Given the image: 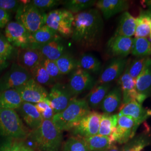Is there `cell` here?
<instances>
[{
	"mask_svg": "<svg viewBox=\"0 0 151 151\" xmlns=\"http://www.w3.org/2000/svg\"><path fill=\"white\" fill-rule=\"evenodd\" d=\"M43 120H52L55 114L53 109L47 102H41L34 104Z\"/></svg>",
	"mask_w": 151,
	"mask_h": 151,
	"instance_id": "obj_42",
	"label": "cell"
},
{
	"mask_svg": "<svg viewBox=\"0 0 151 151\" xmlns=\"http://www.w3.org/2000/svg\"><path fill=\"white\" fill-rule=\"evenodd\" d=\"M103 17L96 9H90L74 15L71 39L85 49L96 47L103 34Z\"/></svg>",
	"mask_w": 151,
	"mask_h": 151,
	"instance_id": "obj_1",
	"label": "cell"
},
{
	"mask_svg": "<svg viewBox=\"0 0 151 151\" xmlns=\"http://www.w3.org/2000/svg\"><path fill=\"white\" fill-rule=\"evenodd\" d=\"M59 34L45 25L35 32L30 34L28 48L37 49L54 39Z\"/></svg>",
	"mask_w": 151,
	"mask_h": 151,
	"instance_id": "obj_23",
	"label": "cell"
},
{
	"mask_svg": "<svg viewBox=\"0 0 151 151\" xmlns=\"http://www.w3.org/2000/svg\"><path fill=\"white\" fill-rule=\"evenodd\" d=\"M119 115H125L131 117L134 120L135 124L139 127L151 116V110L143 108L142 105L135 100L121 105L119 108Z\"/></svg>",
	"mask_w": 151,
	"mask_h": 151,
	"instance_id": "obj_17",
	"label": "cell"
},
{
	"mask_svg": "<svg viewBox=\"0 0 151 151\" xmlns=\"http://www.w3.org/2000/svg\"><path fill=\"white\" fill-rule=\"evenodd\" d=\"M22 102L16 89L0 92V109L17 110L21 106Z\"/></svg>",
	"mask_w": 151,
	"mask_h": 151,
	"instance_id": "obj_27",
	"label": "cell"
},
{
	"mask_svg": "<svg viewBox=\"0 0 151 151\" xmlns=\"http://www.w3.org/2000/svg\"><path fill=\"white\" fill-rule=\"evenodd\" d=\"M101 114L91 111L72 129L73 134L86 138L98 134Z\"/></svg>",
	"mask_w": 151,
	"mask_h": 151,
	"instance_id": "obj_11",
	"label": "cell"
},
{
	"mask_svg": "<svg viewBox=\"0 0 151 151\" xmlns=\"http://www.w3.org/2000/svg\"><path fill=\"white\" fill-rule=\"evenodd\" d=\"M32 78L41 85L53 86L57 82L48 73L42 64L38 65L34 70L30 72Z\"/></svg>",
	"mask_w": 151,
	"mask_h": 151,
	"instance_id": "obj_36",
	"label": "cell"
},
{
	"mask_svg": "<svg viewBox=\"0 0 151 151\" xmlns=\"http://www.w3.org/2000/svg\"><path fill=\"white\" fill-rule=\"evenodd\" d=\"M30 3L39 10L44 11L52 10L58 6L62 1L60 0H32Z\"/></svg>",
	"mask_w": 151,
	"mask_h": 151,
	"instance_id": "obj_41",
	"label": "cell"
},
{
	"mask_svg": "<svg viewBox=\"0 0 151 151\" xmlns=\"http://www.w3.org/2000/svg\"><path fill=\"white\" fill-rule=\"evenodd\" d=\"M29 133L15 110L0 109V137L24 140Z\"/></svg>",
	"mask_w": 151,
	"mask_h": 151,
	"instance_id": "obj_4",
	"label": "cell"
},
{
	"mask_svg": "<svg viewBox=\"0 0 151 151\" xmlns=\"http://www.w3.org/2000/svg\"><path fill=\"white\" fill-rule=\"evenodd\" d=\"M55 62L63 76L71 73L77 68V60L68 53L65 52Z\"/></svg>",
	"mask_w": 151,
	"mask_h": 151,
	"instance_id": "obj_34",
	"label": "cell"
},
{
	"mask_svg": "<svg viewBox=\"0 0 151 151\" xmlns=\"http://www.w3.org/2000/svg\"><path fill=\"white\" fill-rule=\"evenodd\" d=\"M10 65L9 61L2 59L0 58V75L1 73L6 69Z\"/></svg>",
	"mask_w": 151,
	"mask_h": 151,
	"instance_id": "obj_47",
	"label": "cell"
},
{
	"mask_svg": "<svg viewBox=\"0 0 151 151\" xmlns=\"http://www.w3.org/2000/svg\"><path fill=\"white\" fill-rule=\"evenodd\" d=\"M118 114H101L98 135L108 137L111 139L118 123Z\"/></svg>",
	"mask_w": 151,
	"mask_h": 151,
	"instance_id": "obj_30",
	"label": "cell"
},
{
	"mask_svg": "<svg viewBox=\"0 0 151 151\" xmlns=\"http://www.w3.org/2000/svg\"><path fill=\"white\" fill-rule=\"evenodd\" d=\"M91 111L86 99L73 97L68 106L52 119L54 125L62 132L72 129L78 122Z\"/></svg>",
	"mask_w": 151,
	"mask_h": 151,
	"instance_id": "obj_3",
	"label": "cell"
},
{
	"mask_svg": "<svg viewBox=\"0 0 151 151\" xmlns=\"http://www.w3.org/2000/svg\"><path fill=\"white\" fill-rule=\"evenodd\" d=\"M31 78L32 77L28 70L17 63H14L0 78V92L16 89Z\"/></svg>",
	"mask_w": 151,
	"mask_h": 151,
	"instance_id": "obj_7",
	"label": "cell"
},
{
	"mask_svg": "<svg viewBox=\"0 0 151 151\" xmlns=\"http://www.w3.org/2000/svg\"><path fill=\"white\" fill-rule=\"evenodd\" d=\"M128 62L126 57H114L111 59L101 73L95 86L118 80L124 73Z\"/></svg>",
	"mask_w": 151,
	"mask_h": 151,
	"instance_id": "obj_14",
	"label": "cell"
},
{
	"mask_svg": "<svg viewBox=\"0 0 151 151\" xmlns=\"http://www.w3.org/2000/svg\"><path fill=\"white\" fill-rule=\"evenodd\" d=\"M96 6L105 20L122 12H124L129 7V2L125 0H100L96 2Z\"/></svg>",
	"mask_w": 151,
	"mask_h": 151,
	"instance_id": "obj_18",
	"label": "cell"
},
{
	"mask_svg": "<svg viewBox=\"0 0 151 151\" xmlns=\"http://www.w3.org/2000/svg\"><path fill=\"white\" fill-rule=\"evenodd\" d=\"M133 41L132 38L113 35L107 42V52L113 58H125L131 52Z\"/></svg>",
	"mask_w": 151,
	"mask_h": 151,
	"instance_id": "obj_16",
	"label": "cell"
},
{
	"mask_svg": "<svg viewBox=\"0 0 151 151\" xmlns=\"http://www.w3.org/2000/svg\"><path fill=\"white\" fill-rule=\"evenodd\" d=\"M73 97L67 84L57 82L51 87L48 99L49 105L56 114L63 111Z\"/></svg>",
	"mask_w": 151,
	"mask_h": 151,
	"instance_id": "obj_10",
	"label": "cell"
},
{
	"mask_svg": "<svg viewBox=\"0 0 151 151\" xmlns=\"http://www.w3.org/2000/svg\"><path fill=\"white\" fill-rule=\"evenodd\" d=\"M74 22V15L65 9H55L47 15L46 25L58 34L65 37H71Z\"/></svg>",
	"mask_w": 151,
	"mask_h": 151,
	"instance_id": "obj_6",
	"label": "cell"
},
{
	"mask_svg": "<svg viewBox=\"0 0 151 151\" xmlns=\"http://www.w3.org/2000/svg\"><path fill=\"white\" fill-rule=\"evenodd\" d=\"M27 138L40 151H57L62 142V132L52 120H43L38 128L30 132Z\"/></svg>",
	"mask_w": 151,
	"mask_h": 151,
	"instance_id": "obj_2",
	"label": "cell"
},
{
	"mask_svg": "<svg viewBox=\"0 0 151 151\" xmlns=\"http://www.w3.org/2000/svg\"><path fill=\"white\" fill-rule=\"evenodd\" d=\"M148 58V57H136L135 59L130 61L129 62H128L126 67V70L129 75L135 80L143 70Z\"/></svg>",
	"mask_w": 151,
	"mask_h": 151,
	"instance_id": "obj_39",
	"label": "cell"
},
{
	"mask_svg": "<svg viewBox=\"0 0 151 151\" xmlns=\"http://www.w3.org/2000/svg\"><path fill=\"white\" fill-rule=\"evenodd\" d=\"M151 11L150 10H140L139 15L136 17L134 38H146L150 34Z\"/></svg>",
	"mask_w": 151,
	"mask_h": 151,
	"instance_id": "obj_28",
	"label": "cell"
},
{
	"mask_svg": "<svg viewBox=\"0 0 151 151\" xmlns=\"http://www.w3.org/2000/svg\"><path fill=\"white\" fill-rule=\"evenodd\" d=\"M30 32L20 23L10 22L5 27V36L7 40L15 48H28Z\"/></svg>",
	"mask_w": 151,
	"mask_h": 151,
	"instance_id": "obj_12",
	"label": "cell"
},
{
	"mask_svg": "<svg viewBox=\"0 0 151 151\" xmlns=\"http://www.w3.org/2000/svg\"><path fill=\"white\" fill-rule=\"evenodd\" d=\"M65 45L59 35L54 39L37 49L44 58L56 61L65 53Z\"/></svg>",
	"mask_w": 151,
	"mask_h": 151,
	"instance_id": "obj_21",
	"label": "cell"
},
{
	"mask_svg": "<svg viewBox=\"0 0 151 151\" xmlns=\"http://www.w3.org/2000/svg\"><path fill=\"white\" fill-rule=\"evenodd\" d=\"M122 103V92L120 87H114L110 89L104 99L100 108L104 113L111 114L120 107Z\"/></svg>",
	"mask_w": 151,
	"mask_h": 151,
	"instance_id": "obj_22",
	"label": "cell"
},
{
	"mask_svg": "<svg viewBox=\"0 0 151 151\" xmlns=\"http://www.w3.org/2000/svg\"><path fill=\"white\" fill-rule=\"evenodd\" d=\"M44 57L38 49H20L17 54V63L29 72L41 64Z\"/></svg>",
	"mask_w": 151,
	"mask_h": 151,
	"instance_id": "obj_19",
	"label": "cell"
},
{
	"mask_svg": "<svg viewBox=\"0 0 151 151\" xmlns=\"http://www.w3.org/2000/svg\"><path fill=\"white\" fill-rule=\"evenodd\" d=\"M117 80L118 85L122 92V105L126 104L133 100H135L142 105L147 99L144 95L137 92L135 80L129 75L126 68L123 75Z\"/></svg>",
	"mask_w": 151,
	"mask_h": 151,
	"instance_id": "obj_15",
	"label": "cell"
},
{
	"mask_svg": "<svg viewBox=\"0 0 151 151\" xmlns=\"http://www.w3.org/2000/svg\"><path fill=\"white\" fill-rule=\"evenodd\" d=\"M17 111L28 127L32 130L38 128L43 121L35 105L32 103L22 102Z\"/></svg>",
	"mask_w": 151,
	"mask_h": 151,
	"instance_id": "obj_20",
	"label": "cell"
},
{
	"mask_svg": "<svg viewBox=\"0 0 151 151\" xmlns=\"http://www.w3.org/2000/svg\"><path fill=\"white\" fill-rule=\"evenodd\" d=\"M150 29H151V31H150V39H149V40L151 42V24H150Z\"/></svg>",
	"mask_w": 151,
	"mask_h": 151,
	"instance_id": "obj_51",
	"label": "cell"
},
{
	"mask_svg": "<svg viewBox=\"0 0 151 151\" xmlns=\"http://www.w3.org/2000/svg\"><path fill=\"white\" fill-rule=\"evenodd\" d=\"M23 102L33 104L41 102L49 103L48 92L42 85L32 78L30 79L22 86L16 88Z\"/></svg>",
	"mask_w": 151,
	"mask_h": 151,
	"instance_id": "obj_9",
	"label": "cell"
},
{
	"mask_svg": "<svg viewBox=\"0 0 151 151\" xmlns=\"http://www.w3.org/2000/svg\"><path fill=\"white\" fill-rule=\"evenodd\" d=\"M41 64L44 67L50 76L56 82L60 80L63 76L60 72L58 67L55 61L47 60L44 58Z\"/></svg>",
	"mask_w": 151,
	"mask_h": 151,
	"instance_id": "obj_40",
	"label": "cell"
},
{
	"mask_svg": "<svg viewBox=\"0 0 151 151\" xmlns=\"http://www.w3.org/2000/svg\"><path fill=\"white\" fill-rule=\"evenodd\" d=\"M63 151H90L84 138L75 135L65 142Z\"/></svg>",
	"mask_w": 151,
	"mask_h": 151,
	"instance_id": "obj_37",
	"label": "cell"
},
{
	"mask_svg": "<svg viewBox=\"0 0 151 151\" xmlns=\"http://www.w3.org/2000/svg\"><path fill=\"white\" fill-rule=\"evenodd\" d=\"M77 68L86 70L90 73H98L101 68L100 60L91 54H83L77 60Z\"/></svg>",
	"mask_w": 151,
	"mask_h": 151,
	"instance_id": "obj_31",
	"label": "cell"
},
{
	"mask_svg": "<svg viewBox=\"0 0 151 151\" xmlns=\"http://www.w3.org/2000/svg\"><path fill=\"white\" fill-rule=\"evenodd\" d=\"M11 14L0 9V29L5 27L6 25L10 22Z\"/></svg>",
	"mask_w": 151,
	"mask_h": 151,
	"instance_id": "obj_45",
	"label": "cell"
},
{
	"mask_svg": "<svg viewBox=\"0 0 151 151\" xmlns=\"http://www.w3.org/2000/svg\"><path fill=\"white\" fill-rule=\"evenodd\" d=\"M112 86L111 83H103L93 87L87 96V104L90 109H96L100 108L104 99Z\"/></svg>",
	"mask_w": 151,
	"mask_h": 151,
	"instance_id": "obj_26",
	"label": "cell"
},
{
	"mask_svg": "<svg viewBox=\"0 0 151 151\" xmlns=\"http://www.w3.org/2000/svg\"><path fill=\"white\" fill-rule=\"evenodd\" d=\"M151 143V137L149 131L135 135L122 147V151H142Z\"/></svg>",
	"mask_w": 151,
	"mask_h": 151,
	"instance_id": "obj_29",
	"label": "cell"
},
{
	"mask_svg": "<svg viewBox=\"0 0 151 151\" xmlns=\"http://www.w3.org/2000/svg\"><path fill=\"white\" fill-rule=\"evenodd\" d=\"M15 139L0 137V151H10Z\"/></svg>",
	"mask_w": 151,
	"mask_h": 151,
	"instance_id": "obj_44",
	"label": "cell"
},
{
	"mask_svg": "<svg viewBox=\"0 0 151 151\" xmlns=\"http://www.w3.org/2000/svg\"><path fill=\"white\" fill-rule=\"evenodd\" d=\"M105 151H122V148H120L114 145L113 144Z\"/></svg>",
	"mask_w": 151,
	"mask_h": 151,
	"instance_id": "obj_48",
	"label": "cell"
},
{
	"mask_svg": "<svg viewBox=\"0 0 151 151\" xmlns=\"http://www.w3.org/2000/svg\"><path fill=\"white\" fill-rule=\"evenodd\" d=\"M136 17L125 11L120 17L118 25L113 35L132 38L135 34Z\"/></svg>",
	"mask_w": 151,
	"mask_h": 151,
	"instance_id": "obj_25",
	"label": "cell"
},
{
	"mask_svg": "<svg viewBox=\"0 0 151 151\" xmlns=\"http://www.w3.org/2000/svg\"><path fill=\"white\" fill-rule=\"evenodd\" d=\"M130 53L135 57H149L151 55V42L147 38H133Z\"/></svg>",
	"mask_w": 151,
	"mask_h": 151,
	"instance_id": "obj_32",
	"label": "cell"
},
{
	"mask_svg": "<svg viewBox=\"0 0 151 151\" xmlns=\"http://www.w3.org/2000/svg\"><path fill=\"white\" fill-rule=\"evenodd\" d=\"M17 10L16 22L20 23L30 33L35 32L46 24L47 13L39 10L30 3V1H21Z\"/></svg>",
	"mask_w": 151,
	"mask_h": 151,
	"instance_id": "obj_5",
	"label": "cell"
},
{
	"mask_svg": "<svg viewBox=\"0 0 151 151\" xmlns=\"http://www.w3.org/2000/svg\"><path fill=\"white\" fill-rule=\"evenodd\" d=\"M85 139L90 151H105L114 144L110 138L98 134Z\"/></svg>",
	"mask_w": 151,
	"mask_h": 151,
	"instance_id": "obj_33",
	"label": "cell"
},
{
	"mask_svg": "<svg viewBox=\"0 0 151 151\" xmlns=\"http://www.w3.org/2000/svg\"><path fill=\"white\" fill-rule=\"evenodd\" d=\"M118 123L111 139L114 143L124 145L135 136L138 127L131 117L118 114Z\"/></svg>",
	"mask_w": 151,
	"mask_h": 151,
	"instance_id": "obj_13",
	"label": "cell"
},
{
	"mask_svg": "<svg viewBox=\"0 0 151 151\" xmlns=\"http://www.w3.org/2000/svg\"><path fill=\"white\" fill-rule=\"evenodd\" d=\"M18 50L14 47L6 38L0 34V58L9 61L15 56L17 57Z\"/></svg>",
	"mask_w": 151,
	"mask_h": 151,
	"instance_id": "obj_38",
	"label": "cell"
},
{
	"mask_svg": "<svg viewBox=\"0 0 151 151\" xmlns=\"http://www.w3.org/2000/svg\"><path fill=\"white\" fill-rule=\"evenodd\" d=\"M96 83V79L91 73L77 68L70 73L67 85L72 96L74 97L84 92L91 90Z\"/></svg>",
	"mask_w": 151,
	"mask_h": 151,
	"instance_id": "obj_8",
	"label": "cell"
},
{
	"mask_svg": "<svg viewBox=\"0 0 151 151\" xmlns=\"http://www.w3.org/2000/svg\"><path fill=\"white\" fill-rule=\"evenodd\" d=\"M142 4L148 7V9L151 11V0H145L142 1Z\"/></svg>",
	"mask_w": 151,
	"mask_h": 151,
	"instance_id": "obj_49",
	"label": "cell"
},
{
	"mask_svg": "<svg viewBox=\"0 0 151 151\" xmlns=\"http://www.w3.org/2000/svg\"><path fill=\"white\" fill-rule=\"evenodd\" d=\"M24 146V143L22 141L15 140L10 151H23Z\"/></svg>",
	"mask_w": 151,
	"mask_h": 151,
	"instance_id": "obj_46",
	"label": "cell"
},
{
	"mask_svg": "<svg viewBox=\"0 0 151 151\" xmlns=\"http://www.w3.org/2000/svg\"><path fill=\"white\" fill-rule=\"evenodd\" d=\"M95 0H66L63 2L65 9L73 15L90 9L96 3Z\"/></svg>",
	"mask_w": 151,
	"mask_h": 151,
	"instance_id": "obj_35",
	"label": "cell"
},
{
	"mask_svg": "<svg viewBox=\"0 0 151 151\" xmlns=\"http://www.w3.org/2000/svg\"><path fill=\"white\" fill-rule=\"evenodd\" d=\"M137 92L148 98L151 95V58L148 57L139 76L135 80Z\"/></svg>",
	"mask_w": 151,
	"mask_h": 151,
	"instance_id": "obj_24",
	"label": "cell"
},
{
	"mask_svg": "<svg viewBox=\"0 0 151 151\" xmlns=\"http://www.w3.org/2000/svg\"><path fill=\"white\" fill-rule=\"evenodd\" d=\"M34 151L32 149H31L30 148H29L27 146H24V151Z\"/></svg>",
	"mask_w": 151,
	"mask_h": 151,
	"instance_id": "obj_50",
	"label": "cell"
},
{
	"mask_svg": "<svg viewBox=\"0 0 151 151\" xmlns=\"http://www.w3.org/2000/svg\"><path fill=\"white\" fill-rule=\"evenodd\" d=\"M21 4V1L0 0V9L10 14L16 13Z\"/></svg>",
	"mask_w": 151,
	"mask_h": 151,
	"instance_id": "obj_43",
	"label": "cell"
}]
</instances>
